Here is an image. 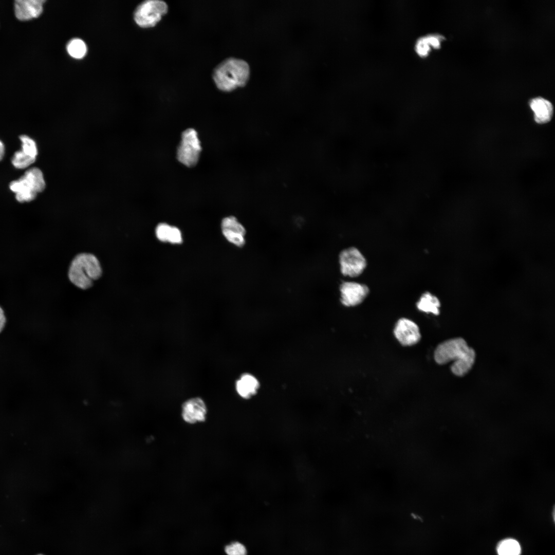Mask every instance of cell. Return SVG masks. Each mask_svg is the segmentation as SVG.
Instances as JSON below:
<instances>
[{"label":"cell","mask_w":555,"mask_h":555,"mask_svg":"<svg viewBox=\"0 0 555 555\" xmlns=\"http://www.w3.org/2000/svg\"><path fill=\"white\" fill-rule=\"evenodd\" d=\"M227 555H247L246 547L241 543L234 542L227 545L225 548Z\"/></svg>","instance_id":"21"},{"label":"cell","mask_w":555,"mask_h":555,"mask_svg":"<svg viewBox=\"0 0 555 555\" xmlns=\"http://www.w3.org/2000/svg\"><path fill=\"white\" fill-rule=\"evenodd\" d=\"M44 0H16L14 3V12L16 18L26 21L37 18L43 11Z\"/></svg>","instance_id":"12"},{"label":"cell","mask_w":555,"mask_h":555,"mask_svg":"<svg viewBox=\"0 0 555 555\" xmlns=\"http://www.w3.org/2000/svg\"><path fill=\"white\" fill-rule=\"evenodd\" d=\"M201 150L196 131L193 128L184 131L177 151L178 161L188 167H192L198 162Z\"/></svg>","instance_id":"6"},{"label":"cell","mask_w":555,"mask_h":555,"mask_svg":"<svg viewBox=\"0 0 555 555\" xmlns=\"http://www.w3.org/2000/svg\"><path fill=\"white\" fill-rule=\"evenodd\" d=\"M258 387L259 383L257 380L249 374L242 375L235 383L237 393L244 399H249L254 395Z\"/></svg>","instance_id":"15"},{"label":"cell","mask_w":555,"mask_h":555,"mask_svg":"<svg viewBox=\"0 0 555 555\" xmlns=\"http://www.w3.org/2000/svg\"><path fill=\"white\" fill-rule=\"evenodd\" d=\"M102 272L98 258L92 254L83 253L77 255L71 262L68 277L76 286L86 289L101 276Z\"/></svg>","instance_id":"3"},{"label":"cell","mask_w":555,"mask_h":555,"mask_svg":"<svg viewBox=\"0 0 555 555\" xmlns=\"http://www.w3.org/2000/svg\"><path fill=\"white\" fill-rule=\"evenodd\" d=\"M222 232L226 238L237 247L245 243L246 229L234 216L224 218L221 222Z\"/></svg>","instance_id":"13"},{"label":"cell","mask_w":555,"mask_h":555,"mask_svg":"<svg viewBox=\"0 0 555 555\" xmlns=\"http://www.w3.org/2000/svg\"><path fill=\"white\" fill-rule=\"evenodd\" d=\"M207 414L206 404L201 398H190L182 405L181 417L188 423L204 422L206 420Z\"/></svg>","instance_id":"11"},{"label":"cell","mask_w":555,"mask_h":555,"mask_svg":"<svg viewBox=\"0 0 555 555\" xmlns=\"http://www.w3.org/2000/svg\"><path fill=\"white\" fill-rule=\"evenodd\" d=\"M394 333L396 338L403 346L415 345L421 338L417 325L406 318H401L397 321Z\"/></svg>","instance_id":"10"},{"label":"cell","mask_w":555,"mask_h":555,"mask_svg":"<svg viewBox=\"0 0 555 555\" xmlns=\"http://www.w3.org/2000/svg\"><path fill=\"white\" fill-rule=\"evenodd\" d=\"M173 226L165 223H160L156 227V235L161 242H169L172 232Z\"/></svg>","instance_id":"20"},{"label":"cell","mask_w":555,"mask_h":555,"mask_svg":"<svg viewBox=\"0 0 555 555\" xmlns=\"http://www.w3.org/2000/svg\"><path fill=\"white\" fill-rule=\"evenodd\" d=\"M168 6L165 2L159 0L143 2L136 9L134 18L136 24L142 28L154 26L165 14Z\"/></svg>","instance_id":"5"},{"label":"cell","mask_w":555,"mask_h":555,"mask_svg":"<svg viewBox=\"0 0 555 555\" xmlns=\"http://www.w3.org/2000/svg\"><path fill=\"white\" fill-rule=\"evenodd\" d=\"M36 555H44V554H41V553H40V554H36Z\"/></svg>","instance_id":"25"},{"label":"cell","mask_w":555,"mask_h":555,"mask_svg":"<svg viewBox=\"0 0 555 555\" xmlns=\"http://www.w3.org/2000/svg\"><path fill=\"white\" fill-rule=\"evenodd\" d=\"M6 323V318L3 309L0 306V333L4 329Z\"/></svg>","instance_id":"23"},{"label":"cell","mask_w":555,"mask_h":555,"mask_svg":"<svg viewBox=\"0 0 555 555\" xmlns=\"http://www.w3.org/2000/svg\"><path fill=\"white\" fill-rule=\"evenodd\" d=\"M521 546L519 542L512 539L501 541L497 546L498 555H520Z\"/></svg>","instance_id":"17"},{"label":"cell","mask_w":555,"mask_h":555,"mask_svg":"<svg viewBox=\"0 0 555 555\" xmlns=\"http://www.w3.org/2000/svg\"><path fill=\"white\" fill-rule=\"evenodd\" d=\"M341 302L347 307L357 306L361 303L369 293L368 287L365 284L353 281L342 282L339 287Z\"/></svg>","instance_id":"8"},{"label":"cell","mask_w":555,"mask_h":555,"mask_svg":"<svg viewBox=\"0 0 555 555\" xmlns=\"http://www.w3.org/2000/svg\"><path fill=\"white\" fill-rule=\"evenodd\" d=\"M5 155V146L3 142L0 140V161L3 159Z\"/></svg>","instance_id":"24"},{"label":"cell","mask_w":555,"mask_h":555,"mask_svg":"<svg viewBox=\"0 0 555 555\" xmlns=\"http://www.w3.org/2000/svg\"><path fill=\"white\" fill-rule=\"evenodd\" d=\"M530 106L534 113V120L538 123H546L551 120L553 109L549 101L542 97H536L530 101Z\"/></svg>","instance_id":"14"},{"label":"cell","mask_w":555,"mask_h":555,"mask_svg":"<svg viewBox=\"0 0 555 555\" xmlns=\"http://www.w3.org/2000/svg\"><path fill=\"white\" fill-rule=\"evenodd\" d=\"M340 271L345 276L355 278L360 275L366 267L367 262L361 252L356 248H346L339 254Z\"/></svg>","instance_id":"7"},{"label":"cell","mask_w":555,"mask_h":555,"mask_svg":"<svg viewBox=\"0 0 555 555\" xmlns=\"http://www.w3.org/2000/svg\"><path fill=\"white\" fill-rule=\"evenodd\" d=\"M431 48L424 35L419 37L414 45L416 53L421 58L427 57L430 52Z\"/></svg>","instance_id":"19"},{"label":"cell","mask_w":555,"mask_h":555,"mask_svg":"<svg viewBox=\"0 0 555 555\" xmlns=\"http://www.w3.org/2000/svg\"><path fill=\"white\" fill-rule=\"evenodd\" d=\"M21 150L14 154L11 159L13 165L16 169H24L33 164L38 155V148L35 141L27 135L20 137Z\"/></svg>","instance_id":"9"},{"label":"cell","mask_w":555,"mask_h":555,"mask_svg":"<svg viewBox=\"0 0 555 555\" xmlns=\"http://www.w3.org/2000/svg\"><path fill=\"white\" fill-rule=\"evenodd\" d=\"M428 44L431 48L438 49L441 45V42L444 37L437 33H430L424 35Z\"/></svg>","instance_id":"22"},{"label":"cell","mask_w":555,"mask_h":555,"mask_svg":"<svg viewBox=\"0 0 555 555\" xmlns=\"http://www.w3.org/2000/svg\"><path fill=\"white\" fill-rule=\"evenodd\" d=\"M441 306L439 299L429 291L423 293L416 304L417 308L421 311L438 315Z\"/></svg>","instance_id":"16"},{"label":"cell","mask_w":555,"mask_h":555,"mask_svg":"<svg viewBox=\"0 0 555 555\" xmlns=\"http://www.w3.org/2000/svg\"><path fill=\"white\" fill-rule=\"evenodd\" d=\"M434 358L437 363L443 365L453 362L450 368L455 375L462 377L472 367L475 359V353L461 338L445 341L436 348Z\"/></svg>","instance_id":"1"},{"label":"cell","mask_w":555,"mask_h":555,"mask_svg":"<svg viewBox=\"0 0 555 555\" xmlns=\"http://www.w3.org/2000/svg\"><path fill=\"white\" fill-rule=\"evenodd\" d=\"M69 54L75 59H81L86 54L87 47L85 43L79 39H73L67 44Z\"/></svg>","instance_id":"18"},{"label":"cell","mask_w":555,"mask_h":555,"mask_svg":"<svg viewBox=\"0 0 555 555\" xmlns=\"http://www.w3.org/2000/svg\"><path fill=\"white\" fill-rule=\"evenodd\" d=\"M45 187L43 174L36 167L28 169L19 179L9 184L10 190L15 193V198L20 202L32 201Z\"/></svg>","instance_id":"4"},{"label":"cell","mask_w":555,"mask_h":555,"mask_svg":"<svg viewBox=\"0 0 555 555\" xmlns=\"http://www.w3.org/2000/svg\"><path fill=\"white\" fill-rule=\"evenodd\" d=\"M249 75V66L246 61L229 58L214 68L212 77L217 87L221 91L227 92L245 85Z\"/></svg>","instance_id":"2"}]
</instances>
